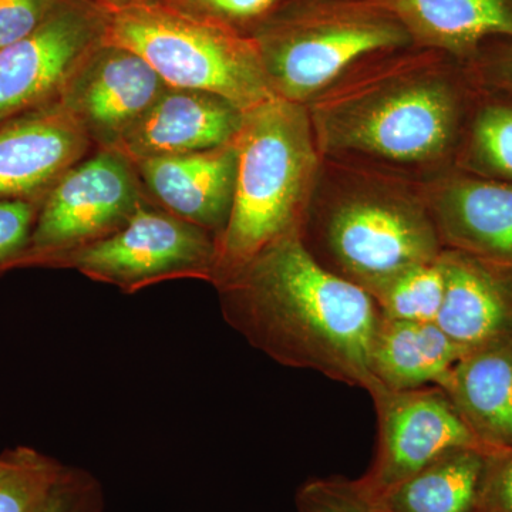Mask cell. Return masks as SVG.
Instances as JSON below:
<instances>
[{
  "label": "cell",
  "mask_w": 512,
  "mask_h": 512,
  "mask_svg": "<svg viewBox=\"0 0 512 512\" xmlns=\"http://www.w3.org/2000/svg\"><path fill=\"white\" fill-rule=\"evenodd\" d=\"M478 93L466 64L410 46L357 67L306 109L325 160L424 184L456 168Z\"/></svg>",
  "instance_id": "1"
},
{
  "label": "cell",
  "mask_w": 512,
  "mask_h": 512,
  "mask_svg": "<svg viewBox=\"0 0 512 512\" xmlns=\"http://www.w3.org/2000/svg\"><path fill=\"white\" fill-rule=\"evenodd\" d=\"M225 322L279 365L369 392L370 348L382 313L372 296L322 268L298 235L220 282Z\"/></svg>",
  "instance_id": "2"
},
{
  "label": "cell",
  "mask_w": 512,
  "mask_h": 512,
  "mask_svg": "<svg viewBox=\"0 0 512 512\" xmlns=\"http://www.w3.org/2000/svg\"><path fill=\"white\" fill-rule=\"evenodd\" d=\"M298 237L322 268L369 295L444 249L423 185L325 158Z\"/></svg>",
  "instance_id": "3"
},
{
  "label": "cell",
  "mask_w": 512,
  "mask_h": 512,
  "mask_svg": "<svg viewBox=\"0 0 512 512\" xmlns=\"http://www.w3.org/2000/svg\"><path fill=\"white\" fill-rule=\"evenodd\" d=\"M235 146L237 180L217 239L214 286L275 242L299 235L322 165L308 109L281 97L245 111Z\"/></svg>",
  "instance_id": "4"
},
{
  "label": "cell",
  "mask_w": 512,
  "mask_h": 512,
  "mask_svg": "<svg viewBox=\"0 0 512 512\" xmlns=\"http://www.w3.org/2000/svg\"><path fill=\"white\" fill-rule=\"evenodd\" d=\"M249 35L275 96L303 106L369 60L414 46L383 0H284Z\"/></svg>",
  "instance_id": "5"
},
{
  "label": "cell",
  "mask_w": 512,
  "mask_h": 512,
  "mask_svg": "<svg viewBox=\"0 0 512 512\" xmlns=\"http://www.w3.org/2000/svg\"><path fill=\"white\" fill-rule=\"evenodd\" d=\"M103 42L143 57L168 86L215 94L244 113L276 97L254 37L174 3L109 9Z\"/></svg>",
  "instance_id": "6"
},
{
  "label": "cell",
  "mask_w": 512,
  "mask_h": 512,
  "mask_svg": "<svg viewBox=\"0 0 512 512\" xmlns=\"http://www.w3.org/2000/svg\"><path fill=\"white\" fill-rule=\"evenodd\" d=\"M143 192L134 164L101 148L47 192L18 268H53L63 256L109 237L146 204Z\"/></svg>",
  "instance_id": "7"
},
{
  "label": "cell",
  "mask_w": 512,
  "mask_h": 512,
  "mask_svg": "<svg viewBox=\"0 0 512 512\" xmlns=\"http://www.w3.org/2000/svg\"><path fill=\"white\" fill-rule=\"evenodd\" d=\"M217 261L214 235L146 202L109 237L63 256L53 268L76 269L130 295L173 279L214 284Z\"/></svg>",
  "instance_id": "8"
},
{
  "label": "cell",
  "mask_w": 512,
  "mask_h": 512,
  "mask_svg": "<svg viewBox=\"0 0 512 512\" xmlns=\"http://www.w3.org/2000/svg\"><path fill=\"white\" fill-rule=\"evenodd\" d=\"M109 9L60 0L45 22L0 49V124L56 103L80 64L100 46Z\"/></svg>",
  "instance_id": "9"
},
{
  "label": "cell",
  "mask_w": 512,
  "mask_h": 512,
  "mask_svg": "<svg viewBox=\"0 0 512 512\" xmlns=\"http://www.w3.org/2000/svg\"><path fill=\"white\" fill-rule=\"evenodd\" d=\"M367 393L375 404L377 446L359 481L372 494H383L457 448L497 454L478 439L439 386L390 390L376 384Z\"/></svg>",
  "instance_id": "10"
},
{
  "label": "cell",
  "mask_w": 512,
  "mask_h": 512,
  "mask_svg": "<svg viewBox=\"0 0 512 512\" xmlns=\"http://www.w3.org/2000/svg\"><path fill=\"white\" fill-rule=\"evenodd\" d=\"M137 53L101 43L80 64L59 103L101 148H113L168 89Z\"/></svg>",
  "instance_id": "11"
},
{
  "label": "cell",
  "mask_w": 512,
  "mask_h": 512,
  "mask_svg": "<svg viewBox=\"0 0 512 512\" xmlns=\"http://www.w3.org/2000/svg\"><path fill=\"white\" fill-rule=\"evenodd\" d=\"M92 138L59 101L0 124V200H45Z\"/></svg>",
  "instance_id": "12"
},
{
  "label": "cell",
  "mask_w": 512,
  "mask_h": 512,
  "mask_svg": "<svg viewBox=\"0 0 512 512\" xmlns=\"http://www.w3.org/2000/svg\"><path fill=\"white\" fill-rule=\"evenodd\" d=\"M421 185L443 248L512 262V181L454 168Z\"/></svg>",
  "instance_id": "13"
},
{
  "label": "cell",
  "mask_w": 512,
  "mask_h": 512,
  "mask_svg": "<svg viewBox=\"0 0 512 512\" xmlns=\"http://www.w3.org/2000/svg\"><path fill=\"white\" fill-rule=\"evenodd\" d=\"M244 111L215 94L168 87L113 150L131 163L227 146L241 130Z\"/></svg>",
  "instance_id": "14"
},
{
  "label": "cell",
  "mask_w": 512,
  "mask_h": 512,
  "mask_svg": "<svg viewBox=\"0 0 512 512\" xmlns=\"http://www.w3.org/2000/svg\"><path fill=\"white\" fill-rule=\"evenodd\" d=\"M437 325L464 352L512 338V262L443 249Z\"/></svg>",
  "instance_id": "15"
},
{
  "label": "cell",
  "mask_w": 512,
  "mask_h": 512,
  "mask_svg": "<svg viewBox=\"0 0 512 512\" xmlns=\"http://www.w3.org/2000/svg\"><path fill=\"white\" fill-rule=\"evenodd\" d=\"M133 164L160 208L220 238L234 200L238 170L235 140L200 153Z\"/></svg>",
  "instance_id": "16"
},
{
  "label": "cell",
  "mask_w": 512,
  "mask_h": 512,
  "mask_svg": "<svg viewBox=\"0 0 512 512\" xmlns=\"http://www.w3.org/2000/svg\"><path fill=\"white\" fill-rule=\"evenodd\" d=\"M412 37L466 64L491 40H512V0H383Z\"/></svg>",
  "instance_id": "17"
},
{
  "label": "cell",
  "mask_w": 512,
  "mask_h": 512,
  "mask_svg": "<svg viewBox=\"0 0 512 512\" xmlns=\"http://www.w3.org/2000/svg\"><path fill=\"white\" fill-rule=\"evenodd\" d=\"M441 389L485 446L512 451V338L467 350Z\"/></svg>",
  "instance_id": "18"
},
{
  "label": "cell",
  "mask_w": 512,
  "mask_h": 512,
  "mask_svg": "<svg viewBox=\"0 0 512 512\" xmlns=\"http://www.w3.org/2000/svg\"><path fill=\"white\" fill-rule=\"evenodd\" d=\"M464 353L437 322L382 316L370 348V372L390 390L444 387Z\"/></svg>",
  "instance_id": "19"
},
{
  "label": "cell",
  "mask_w": 512,
  "mask_h": 512,
  "mask_svg": "<svg viewBox=\"0 0 512 512\" xmlns=\"http://www.w3.org/2000/svg\"><path fill=\"white\" fill-rule=\"evenodd\" d=\"M491 456L476 448L448 451L376 497L389 512H481Z\"/></svg>",
  "instance_id": "20"
},
{
  "label": "cell",
  "mask_w": 512,
  "mask_h": 512,
  "mask_svg": "<svg viewBox=\"0 0 512 512\" xmlns=\"http://www.w3.org/2000/svg\"><path fill=\"white\" fill-rule=\"evenodd\" d=\"M456 168L480 177L512 181V94L480 87Z\"/></svg>",
  "instance_id": "21"
},
{
  "label": "cell",
  "mask_w": 512,
  "mask_h": 512,
  "mask_svg": "<svg viewBox=\"0 0 512 512\" xmlns=\"http://www.w3.org/2000/svg\"><path fill=\"white\" fill-rule=\"evenodd\" d=\"M444 288V271L439 256L436 261L404 269L370 296L383 318L437 322Z\"/></svg>",
  "instance_id": "22"
},
{
  "label": "cell",
  "mask_w": 512,
  "mask_h": 512,
  "mask_svg": "<svg viewBox=\"0 0 512 512\" xmlns=\"http://www.w3.org/2000/svg\"><path fill=\"white\" fill-rule=\"evenodd\" d=\"M56 458L29 446L0 454V512H33L64 471Z\"/></svg>",
  "instance_id": "23"
},
{
  "label": "cell",
  "mask_w": 512,
  "mask_h": 512,
  "mask_svg": "<svg viewBox=\"0 0 512 512\" xmlns=\"http://www.w3.org/2000/svg\"><path fill=\"white\" fill-rule=\"evenodd\" d=\"M298 512H389L359 478H313L295 495Z\"/></svg>",
  "instance_id": "24"
},
{
  "label": "cell",
  "mask_w": 512,
  "mask_h": 512,
  "mask_svg": "<svg viewBox=\"0 0 512 512\" xmlns=\"http://www.w3.org/2000/svg\"><path fill=\"white\" fill-rule=\"evenodd\" d=\"M104 490L99 478L80 467L64 468L62 476L33 512H103Z\"/></svg>",
  "instance_id": "25"
},
{
  "label": "cell",
  "mask_w": 512,
  "mask_h": 512,
  "mask_svg": "<svg viewBox=\"0 0 512 512\" xmlns=\"http://www.w3.org/2000/svg\"><path fill=\"white\" fill-rule=\"evenodd\" d=\"M43 200H0V275L18 268L28 248Z\"/></svg>",
  "instance_id": "26"
},
{
  "label": "cell",
  "mask_w": 512,
  "mask_h": 512,
  "mask_svg": "<svg viewBox=\"0 0 512 512\" xmlns=\"http://www.w3.org/2000/svg\"><path fill=\"white\" fill-rule=\"evenodd\" d=\"M282 2L284 0H175L170 3L198 15L220 20L239 30L248 29L249 33Z\"/></svg>",
  "instance_id": "27"
},
{
  "label": "cell",
  "mask_w": 512,
  "mask_h": 512,
  "mask_svg": "<svg viewBox=\"0 0 512 512\" xmlns=\"http://www.w3.org/2000/svg\"><path fill=\"white\" fill-rule=\"evenodd\" d=\"M483 89L512 94V40H491L466 63Z\"/></svg>",
  "instance_id": "28"
},
{
  "label": "cell",
  "mask_w": 512,
  "mask_h": 512,
  "mask_svg": "<svg viewBox=\"0 0 512 512\" xmlns=\"http://www.w3.org/2000/svg\"><path fill=\"white\" fill-rule=\"evenodd\" d=\"M60 0H0V49L35 32Z\"/></svg>",
  "instance_id": "29"
},
{
  "label": "cell",
  "mask_w": 512,
  "mask_h": 512,
  "mask_svg": "<svg viewBox=\"0 0 512 512\" xmlns=\"http://www.w3.org/2000/svg\"><path fill=\"white\" fill-rule=\"evenodd\" d=\"M481 512H512V451L488 458Z\"/></svg>",
  "instance_id": "30"
},
{
  "label": "cell",
  "mask_w": 512,
  "mask_h": 512,
  "mask_svg": "<svg viewBox=\"0 0 512 512\" xmlns=\"http://www.w3.org/2000/svg\"><path fill=\"white\" fill-rule=\"evenodd\" d=\"M104 8H119V6L128 5V3L138 2V0H93Z\"/></svg>",
  "instance_id": "31"
}]
</instances>
